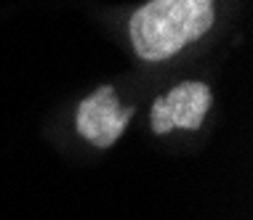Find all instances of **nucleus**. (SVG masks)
<instances>
[{
	"label": "nucleus",
	"instance_id": "1",
	"mask_svg": "<svg viewBox=\"0 0 253 220\" xmlns=\"http://www.w3.org/2000/svg\"><path fill=\"white\" fill-rule=\"evenodd\" d=\"M216 22V0H149L128 22L133 51L144 61H166L200 40Z\"/></svg>",
	"mask_w": 253,
	"mask_h": 220
},
{
	"label": "nucleus",
	"instance_id": "3",
	"mask_svg": "<svg viewBox=\"0 0 253 220\" xmlns=\"http://www.w3.org/2000/svg\"><path fill=\"white\" fill-rule=\"evenodd\" d=\"M211 109V88L187 80L152 104V130L157 135L170 130H197Z\"/></svg>",
	"mask_w": 253,
	"mask_h": 220
},
{
	"label": "nucleus",
	"instance_id": "2",
	"mask_svg": "<svg viewBox=\"0 0 253 220\" xmlns=\"http://www.w3.org/2000/svg\"><path fill=\"white\" fill-rule=\"evenodd\" d=\"M131 117H133V109L120 106L115 88L101 85L88 95V98L80 101L75 125H78V133L83 135L91 146L109 149L120 138V133L126 130L128 122H131Z\"/></svg>",
	"mask_w": 253,
	"mask_h": 220
}]
</instances>
